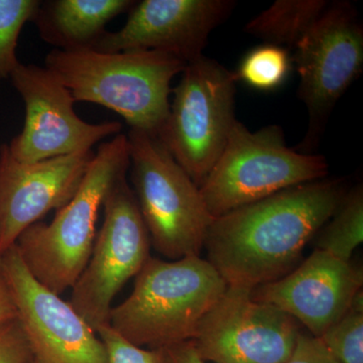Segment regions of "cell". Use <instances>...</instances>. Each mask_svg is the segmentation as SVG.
I'll use <instances>...</instances> for the list:
<instances>
[{"mask_svg":"<svg viewBox=\"0 0 363 363\" xmlns=\"http://www.w3.org/2000/svg\"><path fill=\"white\" fill-rule=\"evenodd\" d=\"M342 181L310 182L215 217L204 248L227 285L253 289L291 272L345 196Z\"/></svg>","mask_w":363,"mask_h":363,"instance_id":"cell-1","label":"cell"},{"mask_svg":"<svg viewBox=\"0 0 363 363\" xmlns=\"http://www.w3.org/2000/svg\"><path fill=\"white\" fill-rule=\"evenodd\" d=\"M187 64L156 51H60L45 56V68L76 102L116 112L130 130L159 138L169 111L172 81Z\"/></svg>","mask_w":363,"mask_h":363,"instance_id":"cell-2","label":"cell"},{"mask_svg":"<svg viewBox=\"0 0 363 363\" xmlns=\"http://www.w3.org/2000/svg\"><path fill=\"white\" fill-rule=\"evenodd\" d=\"M227 283L200 257L166 262L150 257L130 297L112 307L109 326L145 350H168L194 337Z\"/></svg>","mask_w":363,"mask_h":363,"instance_id":"cell-3","label":"cell"},{"mask_svg":"<svg viewBox=\"0 0 363 363\" xmlns=\"http://www.w3.org/2000/svg\"><path fill=\"white\" fill-rule=\"evenodd\" d=\"M128 169V136L121 133L99 145L77 192L57 211L51 223L37 222L16 240L26 269L52 293L61 296L72 289L85 269L96 236L100 208Z\"/></svg>","mask_w":363,"mask_h":363,"instance_id":"cell-4","label":"cell"},{"mask_svg":"<svg viewBox=\"0 0 363 363\" xmlns=\"http://www.w3.org/2000/svg\"><path fill=\"white\" fill-rule=\"evenodd\" d=\"M130 168L150 245L167 259L200 257L214 217L200 189L157 136L130 130Z\"/></svg>","mask_w":363,"mask_h":363,"instance_id":"cell-5","label":"cell"},{"mask_svg":"<svg viewBox=\"0 0 363 363\" xmlns=\"http://www.w3.org/2000/svg\"><path fill=\"white\" fill-rule=\"evenodd\" d=\"M328 169L325 157L286 147L279 126L253 133L236 121L221 156L199 189L215 218L286 189L322 180Z\"/></svg>","mask_w":363,"mask_h":363,"instance_id":"cell-6","label":"cell"},{"mask_svg":"<svg viewBox=\"0 0 363 363\" xmlns=\"http://www.w3.org/2000/svg\"><path fill=\"white\" fill-rule=\"evenodd\" d=\"M234 73L202 56L186 66L159 140L198 187L225 147L234 116Z\"/></svg>","mask_w":363,"mask_h":363,"instance_id":"cell-7","label":"cell"},{"mask_svg":"<svg viewBox=\"0 0 363 363\" xmlns=\"http://www.w3.org/2000/svg\"><path fill=\"white\" fill-rule=\"evenodd\" d=\"M104 223L85 269L72 286L70 304L95 332L109 324L112 301L149 259L150 240L126 177L105 197Z\"/></svg>","mask_w":363,"mask_h":363,"instance_id":"cell-8","label":"cell"},{"mask_svg":"<svg viewBox=\"0 0 363 363\" xmlns=\"http://www.w3.org/2000/svg\"><path fill=\"white\" fill-rule=\"evenodd\" d=\"M294 52L298 96L309 113L302 152L311 154L334 106L362 72L363 26L357 9L347 1L329 4Z\"/></svg>","mask_w":363,"mask_h":363,"instance_id":"cell-9","label":"cell"},{"mask_svg":"<svg viewBox=\"0 0 363 363\" xmlns=\"http://www.w3.org/2000/svg\"><path fill=\"white\" fill-rule=\"evenodd\" d=\"M252 290L227 286L203 318L190 341L201 359L213 363H285L292 354L300 324Z\"/></svg>","mask_w":363,"mask_h":363,"instance_id":"cell-10","label":"cell"},{"mask_svg":"<svg viewBox=\"0 0 363 363\" xmlns=\"http://www.w3.org/2000/svg\"><path fill=\"white\" fill-rule=\"evenodd\" d=\"M9 78L26 111L23 130L7 143L18 162L32 164L92 150L123 131L119 121L89 123L80 118L70 91L45 67L20 63Z\"/></svg>","mask_w":363,"mask_h":363,"instance_id":"cell-11","label":"cell"},{"mask_svg":"<svg viewBox=\"0 0 363 363\" xmlns=\"http://www.w3.org/2000/svg\"><path fill=\"white\" fill-rule=\"evenodd\" d=\"M1 274L13 296L35 363H107L96 332L60 296L40 285L16 245L1 255Z\"/></svg>","mask_w":363,"mask_h":363,"instance_id":"cell-12","label":"cell"},{"mask_svg":"<svg viewBox=\"0 0 363 363\" xmlns=\"http://www.w3.org/2000/svg\"><path fill=\"white\" fill-rule=\"evenodd\" d=\"M233 0H143L131 7L125 25L106 32L94 51H156L190 64L201 58L209 35L228 18Z\"/></svg>","mask_w":363,"mask_h":363,"instance_id":"cell-13","label":"cell"},{"mask_svg":"<svg viewBox=\"0 0 363 363\" xmlns=\"http://www.w3.org/2000/svg\"><path fill=\"white\" fill-rule=\"evenodd\" d=\"M94 155L87 150L26 164L7 143L0 147V257L26 228L70 201Z\"/></svg>","mask_w":363,"mask_h":363,"instance_id":"cell-14","label":"cell"},{"mask_svg":"<svg viewBox=\"0 0 363 363\" xmlns=\"http://www.w3.org/2000/svg\"><path fill=\"white\" fill-rule=\"evenodd\" d=\"M362 285V269L316 248L283 278L253 289L252 297L279 308L320 337L348 311Z\"/></svg>","mask_w":363,"mask_h":363,"instance_id":"cell-15","label":"cell"},{"mask_svg":"<svg viewBox=\"0 0 363 363\" xmlns=\"http://www.w3.org/2000/svg\"><path fill=\"white\" fill-rule=\"evenodd\" d=\"M135 4L133 0H48L40 1L32 21L40 39L54 50H89L107 32L106 26Z\"/></svg>","mask_w":363,"mask_h":363,"instance_id":"cell-16","label":"cell"},{"mask_svg":"<svg viewBox=\"0 0 363 363\" xmlns=\"http://www.w3.org/2000/svg\"><path fill=\"white\" fill-rule=\"evenodd\" d=\"M329 4L326 0H278L252 18L245 30L266 44L295 50Z\"/></svg>","mask_w":363,"mask_h":363,"instance_id":"cell-17","label":"cell"},{"mask_svg":"<svg viewBox=\"0 0 363 363\" xmlns=\"http://www.w3.org/2000/svg\"><path fill=\"white\" fill-rule=\"evenodd\" d=\"M317 250L346 262L363 241V189L357 185L347 191L337 209L323 226Z\"/></svg>","mask_w":363,"mask_h":363,"instance_id":"cell-18","label":"cell"},{"mask_svg":"<svg viewBox=\"0 0 363 363\" xmlns=\"http://www.w3.org/2000/svg\"><path fill=\"white\" fill-rule=\"evenodd\" d=\"M292 68V57L288 50L264 44L248 52L234 73L236 81L260 91L279 87Z\"/></svg>","mask_w":363,"mask_h":363,"instance_id":"cell-19","label":"cell"},{"mask_svg":"<svg viewBox=\"0 0 363 363\" xmlns=\"http://www.w3.org/2000/svg\"><path fill=\"white\" fill-rule=\"evenodd\" d=\"M339 363H363V295L319 337Z\"/></svg>","mask_w":363,"mask_h":363,"instance_id":"cell-20","label":"cell"},{"mask_svg":"<svg viewBox=\"0 0 363 363\" xmlns=\"http://www.w3.org/2000/svg\"><path fill=\"white\" fill-rule=\"evenodd\" d=\"M40 4V0H0V79L9 78L20 64L16 48L21 30Z\"/></svg>","mask_w":363,"mask_h":363,"instance_id":"cell-21","label":"cell"},{"mask_svg":"<svg viewBox=\"0 0 363 363\" xmlns=\"http://www.w3.org/2000/svg\"><path fill=\"white\" fill-rule=\"evenodd\" d=\"M104 344L107 363H169L164 350H145L121 337L109 325L97 331Z\"/></svg>","mask_w":363,"mask_h":363,"instance_id":"cell-22","label":"cell"},{"mask_svg":"<svg viewBox=\"0 0 363 363\" xmlns=\"http://www.w3.org/2000/svg\"><path fill=\"white\" fill-rule=\"evenodd\" d=\"M32 350L16 319L0 324V363H30Z\"/></svg>","mask_w":363,"mask_h":363,"instance_id":"cell-23","label":"cell"},{"mask_svg":"<svg viewBox=\"0 0 363 363\" xmlns=\"http://www.w3.org/2000/svg\"><path fill=\"white\" fill-rule=\"evenodd\" d=\"M285 363H339L321 339L298 332L292 354Z\"/></svg>","mask_w":363,"mask_h":363,"instance_id":"cell-24","label":"cell"},{"mask_svg":"<svg viewBox=\"0 0 363 363\" xmlns=\"http://www.w3.org/2000/svg\"><path fill=\"white\" fill-rule=\"evenodd\" d=\"M164 350L169 363H208L200 358L190 341Z\"/></svg>","mask_w":363,"mask_h":363,"instance_id":"cell-25","label":"cell"},{"mask_svg":"<svg viewBox=\"0 0 363 363\" xmlns=\"http://www.w3.org/2000/svg\"><path fill=\"white\" fill-rule=\"evenodd\" d=\"M18 318L13 296L9 291L6 279L0 272V324Z\"/></svg>","mask_w":363,"mask_h":363,"instance_id":"cell-26","label":"cell"},{"mask_svg":"<svg viewBox=\"0 0 363 363\" xmlns=\"http://www.w3.org/2000/svg\"><path fill=\"white\" fill-rule=\"evenodd\" d=\"M0 272H1V257H0Z\"/></svg>","mask_w":363,"mask_h":363,"instance_id":"cell-27","label":"cell"},{"mask_svg":"<svg viewBox=\"0 0 363 363\" xmlns=\"http://www.w3.org/2000/svg\"><path fill=\"white\" fill-rule=\"evenodd\" d=\"M30 363H35V362H33V359L32 360V362H30Z\"/></svg>","mask_w":363,"mask_h":363,"instance_id":"cell-28","label":"cell"},{"mask_svg":"<svg viewBox=\"0 0 363 363\" xmlns=\"http://www.w3.org/2000/svg\"><path fill=\"white\" fill-rule=\"evenodd\" d=\"M0 81H1V79H0Z\"/></svg>","mask_w":363,"mask_h":363,"instance_id":"cell-29","label":"cell"}]
</instances>
